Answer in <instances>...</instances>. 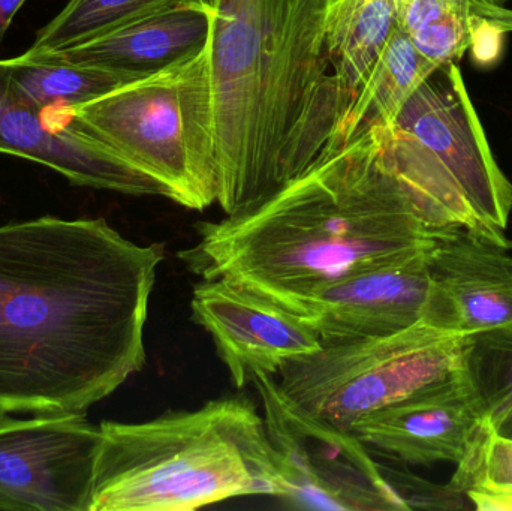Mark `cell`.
<instances>
[{
    "mask_svg": "<svg viewBox=\"0 0 512 511\" xmlns=\"http://www.w3.org/2000/svg\"><path fill=\"white\" fill-rule=\"evenodd\" d=\"M161 243L104 219L0 225V413H87L146 366Z\"/></svg>",
    "mask_w": 512,
    "mask_h": 511,
    "instance_id": "6da1fadb",
    "label": "cell"
},
{
    "mask_svg": "<svg viewBox=\"0 0 512 511\" xmlns=\"http://www.w3.org/2000/svg\"><path fill=\"white\" fill-rule=\"evenodd\" d=\"M195 230L177 254L189 272L274 303L420 251L433 234L385 159L381 128L325 149L249 212Z\"/></svg>",
    "mask_w": 512,
    "mask_h": 511,
    "instance_id": "7a4b0ae2",
    "label": "cell"
},
{
    "mask_svg": "<svg viewBox=\"0 0 512 511\" xmlns=\"http://www.w3.org/2000/svg\"><path fill=\"white\" fill-rule=\"evenodd\" d=\"M328 0H215L218 204L249 212L303 173L351 108L328 59Z\"/></svg>",
    "mask_w": 512,
    "mask_h": 511,
    "instance_id": "3957f363",
    "label": "cell"
},
{
    "mask_svg": "<svg viewBox=\"0 0 512 511\" xmlns=\"http://www.w3.org/2000/svg\"><path fill=\"white\" fill-rule=\"evenodd\" d=\"M99 428L92 511H192L285 492L264 417L245 396Z\"/></svg>",
    "mask_w": 512,
    "mask_h": 511,
    "instance_id": "277c9868",
    "label": "cell"
},
{
    "mask_svg": "<svg viewBox=\"0 0 512 511\" xmlns=\"http://www.w3.org/2000/svg\"><path fill=\"white\" fill-rule=\"evenodd\" d=\"M378 128L391 171L432 230L460 228L512 248V185L456 62L436 65L391 125Z\"/></svg>",
    "mask_w": 512,
    "mask_h": 511,
    "instance_id": "5b68a950",
    "label": "cell"
},
{
    "mask_svg": "<svg viewBox=\"0 0 512 511\" xmlns=\"http://www.w3.org/2000/svg\"><path fill=\"white\" fill-rule=\"evenodd\" d=\"M50 113L164 183L174 203L192 210L218 203L209 48L95 101Z\"/></svg>",
    "mask_w": 512,
    "mask_h": 511,
    "instance_id": "8992f818",
    "label": "cell"
},
{
    "mask_svg": "<svg viewBox=\"0 0 512 511\" xmlns=\"http://www.w3.org/2000/svg\"><path fill=\"white\" fill-rule=\"evenodd\" d=\"M463 342L423 321L391 335L322 342L286 363L279 384L310 413L354 431L366 417L457 377Z\"/></svg>",
    "mask_w": 512,
    "mask_h": 511,
    "instance_id": "52a82bcc",
    "label": "cell"
},
{
    "mask_svg": "<svg viewBox=\"0 0 512 511\" xmlns=\"http://www.w3.org/2000/svg\"><path fill=\"white\" fill-rule=\"evenodd\" d=\"M262 417L280 462V500L301 509L408 510L369 447L289 398L271 375H255Z\"/></svg>",
    "mask_w": 512,
    "mask_h": 511,
    "instance_id": "ba28073f",
    "label": "cell"
},
{
    "mask_svg": "<svg viewBox=\"0 0 512 511\" xmlns=\"http://www.w3.org/2000/svg\"><path fill=\"white\" fill-rule=\"evenodd\" d=\"M99 447L84 413H0V510L92 511Z\"/></svg>",
    "mask_w": 512,
    "mask_h": 511,
    "instance_id": "9c48e42d",
    "label": "cell"
},
{
    "mask_svg": "<svg viewBox=\"0 0 512 511\" xmlns=\"http://www.w3.org/2000/svg\"><path fill=\"white\" fill-rule=\"evenodd\" d=\"M427 246L295 294L276 305L303 318L322 342L375 338L409 329L420 323L426 306Z\"/></svg>",
    "mask_w": 512,
    "mask_h": 511,
    "instance_id": "30bf717a",
    "label": "cell"
},
{
    "mask_svg": "<svg viewBox=\"0 0 512 511\" xmlns=\"http://www.w3.org/2000/svg\"><path fill=\"white\" fill-rule=\"evenodd\" d=\"M191 314L212 336L237 389L258 374L276 377L286 363L322 348L303 318L227 279H203L192 293Z\"/></svg>",
    "mask_w": 512,
    "mask_h": 511,
    "instance_id": "8fae6325",
    "label": "cell"
},
{
    "mask_svg": "<svg viewBox=\"0 0 512 511\" xmlns=\"http://www.w3.org/2000/svg\"><path fill=\"white\" fill-rule=\"evenodd\" d=\"M426 306L421 321L468 336L512 323L510 249L468 230H433L426 251Z\"/></svg>",
    "mask_w": 512,
    "mask_h": 511,
    "instance_id": "7c38bea8",
    "label": "cell"
},
{
    "mask_svg": "<svg viewBox=\"0 0 512 511\" xmlns=\"http://www.w3.org/2000/svg\"><path fill=\"white\" fill-rule=\"evenodd\" d=\"M0 153L44 165L72 185L135 197H165L164 183L98 138L48 116L12 86L0 63Z\"/></svg>",
    "mask_w": 512,
    "mask_h": 511,
    "instance_id": "4fadbf2b",
    "label": "cell"
},
{
    "mask_svg": "<svg viewBox=\"0 0 512 511\" xmlns=\"http://www.w3.org/2000/svg\"><path fill=\"white\" fill-rule=\"evenodd\" d=\"M462 377L423 390L361 420L354 434L375 453L408 465H462L486 432Z\"/></svg>",
    "mask_w": 512,
    "mask_h": 511,
    "instance_id": "5bb4252c",
    "label": "cell"
},
{
    "mask_svg": "<svg viewBox=\"0 0 512 511\" xmlns=\"http://www.w3.org/2000/svg\"><path fill=\"white\" fill-rule=\"evenodd\" d=\"M212 18L213 8L192 0L144 15L78 47L27 57L146 78L201 53L209 44Z\"/></svg>",
    "mask_w": 512,
    "mask_h": 511,
    "instance_id": "9a60e30c",
    "label": "cell"
},
{
    "mask_svg": "<svg viewBox=\"0 0 512 511\" xmlns=\"http://www.w3.org/2000/svg\"><path fill=\"white\" fill-rule=\"evenodd\" d=\"M397 26L430 62H459L486 33L512 32V9L493 0H400Z\"/></svg>",
    "mask_w": 512,
    "mask_h": 511,
    "instance_id": "2e32d148",
    "label": "cell"
},
{
    "mask_svg": "<svg viewBox=\"0 0 512 511\" xmlns=\"http://www.w3.org/2000/svg\"><path fill=\"white\" fill-rule=\"evenodd\" d=\"M399 26L394 27L372 71L325 149L357 140L370 129L388 126L418 84L435 68Z\"/></svg>",
    "mask_w": 512,
    "mask_h": 511,
    "instance_id": "e0dca14e",
    "label": "cell"
},
{
    "mask_svg": "<svg viewBox=\"0 0 512 511\" xmlns=\"http://www.w3.org/2000/svg\"><path fill=\"white\" fill-rule=\"evenodd\" d=\"M400 0H337L325 18L328 59L351 101L397 26Z\"/></svg>",
    "mask_w": 512,
    "mask_h": 511,
    "instance_id": "ac0fdd59",
    "label": "cell"
},
{
    "mask_svg": "<svg viewBox=\"0 0 512 511\" xmlns=\"http://www.w3.org/2000/svg\"><path fill=\"white\" fill-rule=\"evenodd\" d=\"M0 63L14 89L44 111L71 110L140 80L96 66L23 54Z\"/></svg>",
    "mask_w": 512,
    "mask_h": 511,
    "instance_id": "d6986e66",
    "label": "cell"
},
{
    "mask_svg": "<svg viewBox=\"0 0 512 511\" xmlns=\"http://www.w3.org/2000/svg\"><path fill=\"white\" fill-rule=\"evenodd\" d=\"M460 377L487 429L512 438V323L465 336Z\"/></svg>",
    "mask_w": 512,
    "mask_h": 511,
    "instance_id": "ffe728a7",
    "label": "cell"
},
{
    "mask_svg": "<svg viewBox=\"0 0 512 511\" xmlns=\"http://www.w3.org/2000/svg\"><path fill=\"white\" fill-rule=\"evenodd\" d=\"M192 0H69L24 56L69 50L159 9ZM203 3V2H201Z\"/></svg>",
    "mask_w": 512,
    "mask_h": 511,
    "instance_id": "44dd1931",
    "label": "cell"
},
{
    "mask_svg": "<svg viewBox=\"0 0 512 511\" xmlns=\"http://www.w3.org/2000/svg\"><path fill=\"white\" fill-rule=\"evenodd\" d=\"M450 485L475 510L512 511V438L486 429L474 452L457 467Z\"/></svg>",
    "mask_w": 512,
    "mask_h": 511,
    "instance_id": "7402d4cb",
    "label": "cell"
},
{
    "mask_svg": "<svg viewBox=\"0 0 512 511\" xmlns=\"http://www.w3.org/2000/svg\"><path fill=\"white\" fill-rule=\"evenodd\" d=\"M27 0H0V42L5 38L15 15Z\"/></svg>",
    "mask_w": 512,
    "mask_h": 511,
    "instance_id": "603a6c76",
    "label": "cell"
},
{
    "mask_svg": "<svg viewBox=\"0 0 512 511\" xmlns=\"http://www.w3.org/2000/svg\"><path fill=\"white\" fill-rule=\"evenodd\" d=\"M200 2H203L204 5L210 6V8H213V5H215V0H200Z\"/></svg>",
    "mask_w": 512,
    "mask_h": 511,
    "instance_id": "cb8c5ba5",
    "label": "cell"
},
{
    "mask_svg": "<svg viewBox=\"0 0 512 511\" xmlns=\"http://www.w3.org/2000/svg\"><path fill=\"white\" fill-rule=\"evenodd\" d=\"M493 2L501 3V5H505V3L510 2V0H493Z\"/></svg>",
    "mask_w": 512,
    "mask_h": 511,
    "instance_id": "d4e9b609",
    "label": "cell"
},
{
    "mask_svg": "<svg viewBox=\"0 0 512 511\" xmlns=\"http://www.w3.org/2000/svg\"><path fill=\"white\" fill-rule=\"evenodd\" d=\"M337 0H328V8H330L331 5H334V3H336Z\"/></svg>",
    "mask_w": 512,
    "mask_h": 511,
    "instance_id": "484cf974",
    "label": "cell"
}]
</instances>
